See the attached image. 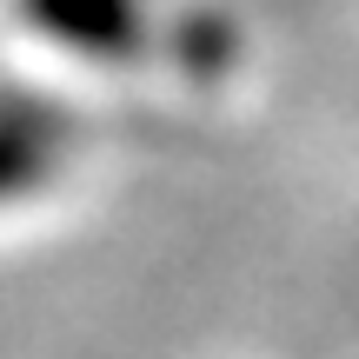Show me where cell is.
<instances>
[{
  "label": "cell",
  "instance_id": "1",
  "mask_svg": "<svg viewBox=\"0 0 359 359\" xmlns=\"http://www.w3.org/2000/svg\"><path fill=\"white\" fill-rule=\"evenodd\" d=\"M27 7L60 40H87V47H120L127 40V0H27Z\"/></svg>",
  "mask_w": 359,
  "mask_h": 359
}]
</instances>
